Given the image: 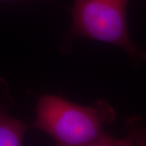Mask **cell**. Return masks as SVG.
<instances>
[{
  "mask_svg": "<svg viewBox=\"0 0 146 146\" xmlns=\"http://www.w3.org/2000/svg\"><path fill=\"white\" fill-rule=\"evenodd\" d=\"M116 119L114 108L103 99L89 106L71 102L61 97L44 95L38 100L33 127L64 146H126L137 141V134L116 138L105 127Z\"/></svg>",
  "mask_w": 146,
  "mask_h": 146,
  "instance_id": "1",
  "label": "cell"
},
{
  "mask_svg": "<svg viewBox=\"0 0 146 146\" xmlns=\"http://www.w3.org/2000/svg\"><path fill=\"white\" fill-rule=\"evenodd\" d=\"M129 0H75L69 39L88 38L120 47L133 58L146 60L145 53L131 42L127 21Z\"/></svg>",
  "mask_w": 146,
  "mask_h": 146,
  "instance_id": "2",
  "label": "cell"
},
{
  "mask_svg": "<svg viewBox=\"0 0 146 146\" xmlns=\"http://www.w3.org/2000/svg\"><path fill=\"white\" fill-rule=\"evenodd\" d=\"M27 131V124L0 107V146L21 145Z\"/></svg>",
  "mask_w": 146,
  "mask_h": 146,
  "instance_id": "3",
  "label": "cell"
},
{
  "mask_svg": "<svg viewBox=\"0 0 146 146\" xmlns=\"http://www.w3.org/2000/svg\"><path fill=\"white\" fill-rule=\"evenodd\" d=\"M0 1H3V0H0Z\"/></svg>",
  "mask_w": 146,
  "mask_h": 146,
  "instance_id": "4",
  "label": "cell"
}]
</instances>
